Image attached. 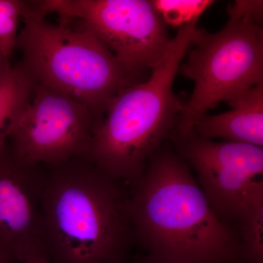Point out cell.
Segmentation results:
<instances>
[{"mask_svg":"<svg viewBox=\"0 0 263 263\" xmlns=\"http://www.w3.org/2000/svg\"><path fill=\"white\" fill-rule=\"evenodd\" d=\"M136 243L152 263H242L238 228L221 220L168 142L131 190Z\"/></svg>","mask_w":263,"mask_h":263,"instance_id":"obj_1","label":"cell"},{"mask_svg":"<svg viewBox=\"0 0 263 263\" xmlns=\"http://www.w3.org/2000/svg\"><path fill=\"white\" fill-rule=\"evenodd\" d=\"M43 248L51 263H127L131 191L87 158L45 166Z\"/></svg>","mask_w":263,"mask_h":263,"instance_id":"obj_2","label":"cell"},{"mask_svg":"<svg viewBox=\"0 0 263 263\" xmlns=\"http://www.w3.org/2000/svg\"><path fill=\"white\" fill-rule=\"evenodd\" d=\"M197 24L178 29L168 51L149 76L111 100L95 132L86 157L130 191L152 156L168 142L179 124L184 103L175 94L174 83Z\"/></svg>","mask_w":263,"mask_h":263,"instance_id":"obj_3","label":"cell"},{"mask_svg":"<svg viewBox=\"0 0 263 263\" xmlns=\"http://www.w3.org/2000/svg\"><path fill=\"white\" fill-rule=\"evenodd\" d=\"M27 1L15 47L35 85L46 86L89 109L98 128L111 100L146 79L127 70L96 35L79 24L50 23Z\"/></svg>","mask_w":263,"mask_h":263,"instance_id":"obj_4","label":"cell"},{"mask_svg":"<svg viewBox=\"0 0 263 263\" xmlns=\"http://www.w3.org/2000/svg\"><path fill=\"white\" fill-rule=\"evenodd\" d=\"M181 72L193 81L175 133L186 134L208 110L263 82V27L251 21L229 19L224 28H198Z\"/></svg>","mask_w":263,"mask_h":263,"instance_id":"obj_5","label":"cell"},{"mask_svg":"<svg viewBox=\"0 0 263 263\" xmlns=\"http://www.w3.org/2000/svg\"><path fill=\"white\" fill-rule=\"evenodd\" d=\"M168 143L197 174V182L221 220L239 230L263 214V148L214 141L193 130L174 132Z\"/></svg>","mask_w":263,"mask_h":263,"instance_id":"obj_6","label":"cell"},{"mask_svg":"<svg viewBox=\"0 0 263 263\" xmlns=\"http://www.w3.org/2000/svg\"><path fill=\"white\" fill-rule=\"evenodd\" d=\"M45 15L56 13L60 24L73 21L92 32L127 70L146 79L173 41L168 27L146 0H43Z\"/></svg>","mask_w":263,"mask_h":263,"instance_id":"obj_7","label":"cell"},{"mask_svg":"<svg viewBox=\"0 0 263 263\" xmlns=\"http://www.w3.org/2000/svg\"><path fill=\"white\" fill-rule=\"evenodd\" d=\"M97 129L85 105L35 85L31 101L10 132L8 147L27 163L57 165L87 157Z\"/></svg>","mask_w":263,"mask_h":263,"instance_id":"obj_8","label":"cell"},{"mask_svg":"<svg viewBox=\"0 0 263 263\" xmlns=\"http://www.w3.org/2000/svg\"><path fill=\"white\" fill-rule=\"evenodd\" d=\"M45 166L27 163L8 149L0 154V252L21 263L43 247L41 197Z\"/></svg>","mask_w":263,"mask_h":263,"instance_id":"obj_9","label":"cell"},{"mask_svg":"<svg viewBox=\"0 0 263 263\" xmlns=\"http://www.w3.org/2000/svg\"><path fill=\"white\" fill-rule=\"evenodd\" d=\"M231 110L217 115H205L193 131L207 139L263 147V82L246 89L227 101Z\"/></svg>","mask_w":263,"mask_h":263,"instance_id":"obj_10","label":"cell"},{"mask_svg":"<svg viewBox=\"0 0 263 263\" xmlns=\"http://www.w3.org/2000/svg\"><path fill=\"white\" fill-rule=\"evenodd\" d=\"M34 87L20 63L0 74V154L8 149L10 132L31 101Z\"/></svg>","mask_w":263,"mask_h":263,"instance_id":"obj_11","label":"cell"},{"mask_svg":"<svg viewBox=\"0 0 263 263\" xmlns=\"http://www.w3.org/2000/svg\"><path fill=\"white\" fill-rule=\"evenodd\" d=\"M150 3L167 27L179 29L197 22L214 2L212 0H151Z\"/></svg>","mask_w":263,"mask_h":263,"instance_id":"obj_12","label":"cell"},{"mask_svg":"<svg viewBox=\"0 0 263 263\" xmlns=\"http://www.w3.org/2000/svg\"><path fill=\"white\" fill-rule=\"evenodd\" d=\"M228 13L231 20L251 21L262 26L263 23V2L259 0H237L228 7Z\"/></svg>","mask_w":263,"mask_h":263,"instance_id":"obj_13","label":"cell"},{"mask_svg":"<svg viewBox=\"0 0 263 263\" xmlns=\"http://www.w3.org/2000/svg\"><path fill=\"white\" fill-rule=\"evenodd\" d=\"M18 22L0 14V51L8 59L15 49Z\"/></svg>","mask_w":263,"mask_h":263,"instance_id":"obj_14","label":"cell"},{"mask_svg":"<svg viewBox=\"0 0 263 263\" xmlns=\"http://www.w3.org/2000/svg\"><path fill=\"white\" fill-rule=\"evenodd\" d=\"M27 1L0 0V14L19 21L22 18Z\"/></svg>","mask_w":263,"mask_h":263,"instance_id":"obj_15","label":"cell"},{"mask_svg":"<svg viewBox=\"0 0 263 263\" xmlns=\"http://www.w3.org/2000/svg\"><path fill=\"white\" fill-rule=\"evenodd\" d=\"M21 263H51L43 247L33 249Z\"/></svg>","mask_w":263,"mask_h":263,"instance_id":"obj_16","label":"cell"},{"mask_svg":"<svg viewBox=\"0 0 263 263\" xmlns=\"http://www.w3.org/2000/svg\"><path fill=\"white\" fill-rule=\"evenodd\" d=\"M9 59L6 58L0 51V74L3 73L6 69L10 67Z\"/></svg>","mask_w":263,"mask_h":263,"instance_id":"obj_17","label":"cell"},{"mask_svg":"<svg viewBox=\"0 0 263 263\" xmlns=\"http://www.w3.org/2000/svg\"><path fill=\"white\" fill-rule=\"evenodd\" d=\"M0 263H13L0 252Z\"/></svg>","mask_w":263,"mask_h":263,"instance_id":"obj_18","label":"cell"},{"mask_svg":"<svg viewBox=\"0 0 263 263\" xmlns=\"http://www.w3.org/2000/svg\"><path fill=\"white\" fill-rule=\"evenodd\" d=\"M135 263H152L149 262V261L147 260L146 259L143 258L141 261H138V262H135Z\"/></svg>","mask_w":263,"mask_h":263,"instance_id":"obj_19","label":"cell"}]
</instances>
